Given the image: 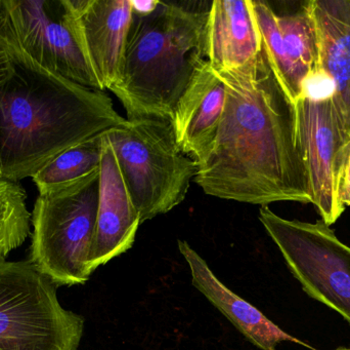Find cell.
Wrapping results in <instances>:
<instances>
[{
	"label": "cell",
	"instance_id": "1",
	"mask_svg": "<svg viewBox=\"0 0 350 350\" xmlns=\"http://www.w3.org/2000/svg\"><path fill=\"white\" fill-rule=\"evenodd\" d=\"M224 113L195 181L206 195L250 205L312 203L296 127L295 105L278 79L262 41L252 60L216 72Z\"/></svg>",
	"mask_w": 350,
	"mask_h": 350
},
{
	"label": "cell",
	"instance_id": "2",
	"mask_svg": "<svg viewBox=\"0 0 350 350\" xmlns=\"http://www.w3.org/2000/svg\"><path fill=\"white\" fill-rule=\"evenodd\" d=\"M8 55L0 78V172L18 183L62 152L127 119L104 92L39 65L0 34Z\"/></svg>",
	"mask_w": 350,
	"mask_h": 350
},
{
	"label": "cell",
	"instance_id": "3",
	"mask_svg": "<svg viewBox=\"0 0 350 350\" xmlns=\"http://www.w3.org/2000/svg\"><path fill=\"white\" fill-rule=\"evenodd\" d=\"M207 18L208 10L162 1L147 12L133 10L120 79L110 90L127 119L172 121L179 99L206 60Z\"/></svg>",
	"mask_w": 350,
	"mask_h": 350
},
{
	"label": "cell",
	"instance_id": "4",
	"mask_svg": "<svg viewBox=\"0 0 350 350\" xmlns=\"http://www.w3.org/2000/svg\"><path fill=\"white\" fill-rule=\"evenodd\" d=\"M100 170L38 195L29 262L55 287L84 285L96 230Z\"/></svg>",
	"mask_w": 350,
	"mask_h": 350
},
{
	"label": "cell",
	"instance_id": "5",
	"mask_svg": "<svg viewBox=\"0 0 350 350\" xmlns=\"http://www.w3.org/2000/svg\"><path fill=\"white\" fill-rule=\"evenodd\" d=\"M105 136L142 223L170 213L185 201L198 166L179 148L172 121L127 119Z\"/></svg>",
	"mask_w": 350,
	"mask_h": 350
},
{
	"label": "cell",
	"instance_id": "6",
	"mask_svg": "<svg viewBox=\"0 0 350 350\" xmlns=\"http://www.w3.org/2000/svg\"><path fill=\"white\" fill-rule=\"evenodd\" d=\"M84 318L28 260L0 259V350H77Z\"/></svg>",
	"mask_w": 350,
	"mask_h": 350
},
{
	"label": "cell",
	"instance_id": "7",
	"mask_svg": "<svg viewBox=\"0 0 350 350\" xmlns=\"http://www.w3.org/2000/svg\"><path fill=\"white\" fill-rule=\"evenodd\" d=\"M259 220L304 291L350 325L349 247L322 219L288 220L262 205Z\"/></svg>",
	"mask_w": 350,
	"mask_h": 350
},
{
	"label": "cell",
	"instance_id": "8",
	"mask_svg": "<svg viewBox=\"0 0 350 350\" xmlns=\"http://www.w3.org/2000/svg\"><path fill=\"white\" fill-rule=\"evenodd\" d=\"M0 34L45 69L100 90L72 30L64 0H0Z\"/></svg>",
	"mask_w": 350,
	"mask_h": 350
},
{
	"label": "cell",
	"instance_id": "9",
	"mask_svg": "<svg viewBox=\"0 0 350 350\" xmlns=\"http://www.w3.org/2000/svg\"><path fill=\"white\" fill-rule=\"evenodd\" d=\"M295 110L312 203L321 219L331 226L347 209L341 199V184L350 137L341 127L332 96L304 92L295 103Z\"/></svg>",
	"mask_w": 350,
	"mask_h": 350
},
{
	"label": "cell",
	"instance_id": "10",
	"mask_svg": "<svg viewBox=\"0 0 350 350\" xmlns=\"http://www.w3.org/2000/svg\"><path fill=\"white\" fill-rule=\"evenodd\" d=\"M70 25L102 92L120 79L133 0H64Z\"/></svg>",
	"mask_w": 350,
	"mask_h": 350
},
{
	"label": "cell",
	"instance_id": "11",
	"mask_svg": "<svg viewBox=\"0 0 350 350\" xmlns=\"http://www.w3.org/2000/svg\"><path fill=\"white\" fill-rule=\"evenodd\" d=\"M141 223L114 150L104 133L96 230L90 256V271L94 273L131 249Z\"/></svg>",
	"mask_w": 350,
	"mask_h": 350
},
{
	"label": "cell",
	"instance_id": "12",
	"mask_svg": "<svg viewBox=\"0 0 350 350\" xmlns=\"http://www.w3.org/2000/svg\"><path fill=\"white\" fill-rule=\"evenodd\" d=\"M224 100V84L205 60L179 99L172 119L179 148L197 164L207 156L215 141Z\"/></svg>",
	"mask_w": 350,
	"mask_h": 350
},
{
	"label": "cell",
	"instance_id": "13",
	"mask_svg": "<svg viewBox=\"0 0 350 350\" xmlns=\"http://www.w3.org/2000/svg\"><path fill=\"white\" fill-rule=\"evenodd\" d=\"M320 41V68L333 86L341 127L350 137V0H310Z\"/></svg>",
	"mask_w": 350,
	"mask_h": 350
},
{
	"label": "cell",
	"instance_id": "14",
	"mask_svg": "<svg viewBox=\"0 0 350 350\" xmlns=\"http://www.w3.org/2000/svg\"><path fill=\"white\" fill-rule=\"evenodd\" d=\"M178 250L189 265L193 287L255 347L262 350H275L282 342L306 345L279 328L255 306L230 291L187 242L178 240Z\"/></svg>",
	"mask_w": 350,
	"mask_h": 350
},
{
	"label": "cell",
	"instance_id": "15",
	"mask_svg": "<svg viewBox=\"0 0 350 350\" xmlns=\"http://www.w3.org/2000/svg\"><path fill=\"white\" fill-rule=\"evenodd\" d=\"M262 49L252 0H216L208 10L206 60L216 72L248 63Z\"/></svg>",
	"mask_w": 350,
	"mask_h": 350
},
{
	"label": "cell",
	"instance_id": "16",
	"mask_svg": "<svg viewBox=\"0 0 350 350\" xmlns=\"http://www.w3.org/2000/svg\"><path fill=\"white\" fill-rule=\"evenodd\" d=\"M278 26L283 40L284 51L300 88L320 75V41L316 23L304 2L299 10L278 14Z\"/></svg>",
	"mask_w": 350,
	"mask_h": 350
},
{
	"label": "cell",
	"instance_id": "17",
	"mask_svg": "<svg viewBox=\"0 0 350 350\" xmlns=\"http://www.w3.org/2000/svg\"><path fill=\"white\" fill-rule=\"evenodd\" d=\"M103 135L104 133L69 148L42 166L31 178L36 185L39 195L80 180L100 170Z\"/></svg>",
	"mask_w": 350,
	"mask_h": 350
},
{
	"label": "cell",
	"instance_id": "18",
	"mask_svg": "<svg viewBox=\"0 0 350 350\" xmlns=\"http://www.w3.org/2000/svg\"><path fill=\"white\" fill-rule=\"evenodd\" d=\"M31 236V213L20 183L0 177V259L20 248Z\"/></svg>",
	"mask_w": 350,
	"mask_h": 350
},
{
	"label": "cell",
	"instance_id": "19",
	"mask_svg": "<svg viewBox=\"0 0 350 350\" xmlns=\"http://www.w3.org/2000/svg\"><path fill=\"white\" fill-rule=\"evenodd\" d=\"M252 8L273 71L295 105L304 95V90L298 84L284 51L283 40L278 26L277 14L267 2L260 0H252Z\"/></svg>",
	"mask_w": 350,
	"mask_h": 350
},
{
	"label": "cell",
	"instance_id": "20",
	"mask_svg": "<svg viewBox=\"0 0 350 350\" xmlns=\"http://www.w3.org/2000/svg\"><path fill=\"white\" fill-rule=\"evenodd\" d=\"M341 199L345 207L350 205V152L343 171L342 184H341Z\"/></svg>",
	"mask_w": 350,
	"mask_h": 350
},
{
	"label": "cell",
	"instance_id": "21",
	"mask_svg": "<svg viewBox=\"0 0 350 350\" xmlns=\"http://www.w3.org/2000/svg\"><path fill=\"white\" fill-rule=\"evenodd\" d=\"M4 59H5V49H4L1 40H0V64L3 62Z\"/></svg>",
	"mask_w": 350,
	"mask_h": 350
},
{
	"label": "cell",
	"instance_id": "22",
	"mask_svg": "<svg viewBox=\"0 0 350 350\" xmlns=\"http://www.w3.org/2000/svg\"><path fill=\"white\" fill-rule=\"evenodd\" d=\"M335 350H350V347H338V349H335Z\"/></svg>",
	"mask_w": 350,
	"mask_h": 350
},
{
	"label": "cell",
	"instance_id": "23",
	"mask_svg": "<svg viewBox=\"0 0 350 350\" xmlns=\"http://www.w3.org/2000/svg\"><path fill=\"white\" fill-rule=\"evenodd\" d=\"M0 177H1V172H0Z\"/></svg>",
	"mask_w": 350,
	"mask_h": 350
}]
</instances>
